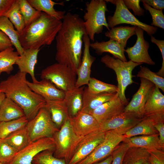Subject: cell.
<instances>
[{"label":"cell","instance_id":"26","mask_svg":"<svg viewBox=\"0 0 164 164\" xmlns=\"http://www.w3.org/2000/svg\"><path fill=\"white\" fill-rule=\"evenodd\" d=\"M85 87H75L65 92L64 101L67 108L70 118L74 117L82 109L83 104V93Z\"/></svg>","mask_w":164,"mask_h":164},{"label":"cell","instance_id":"39","mask_svg":"<svg viewBox=\"0 0 164 164\" xmlns=\"http://www.w3.org/2000/svg\"><path fill=\"white\" fill-rule=\"evenodd\" d=\"M137 77L146 79L153 83L155 86L164 92V78L151 70L148 67L141 66Z\"/></svg>","mask_w":164,"mask_h":164},{"label":"cell","instance_id":"4","mask_svg":"<svg viewBox=\"0 0 164 164\" xmlns=\"http://www.w3.org/2000/svg\"><path fill=\"white\" fill-rule=\"evenodd\" d=\"M101 60L107 67L115 72L118 82V91L116 95L126 106L128 102L125 95V90L128 86L134 83L132 79L133 77L132 71L136 67L142 64L135 63L131 60L124 62L108 55L103 56Z\"/></svg>","mask_w":164,"mask_h":164},{"label":"cell","instance_id":"52","mask_svg":"<svg viewBox=\"0 0 164 164\" xmlns=\"http://www.w3.org/2000/svg\"><path fill=\"white\" fill-rule=\"evenodd\" d=\"M5 97V95L4 93L2 92H0V106Z\"/></svg>","mask_w":164,"mask_h":164},{"label":"cell","instance_id":"1","mask_svg":"<svg viewBox=\"0 0 164 164\" xmlns=\"http://www.w3.org/2000/svg\"><path fill=\"white\" fill-rule=\"evenodd\" d=\"M55 39L57 63L69 67L77 73L81 62L83 37L86 34L84 21L79 15L66 13Z\"/></svg>","mask_w":164,"mask_h":164},{"label":"cell","instance_id":"9","mask_svg":"<svg viewBox=\"0 0 164 164\" xmlns=\"http://www.w3.org/2000/svg\"><path fill=\"white\" fill-rule=\"evenodd\" d=\"M30 142L44 138H52L58 129L52 121L50 114L44 107L26 126Z\"/></svg>","mask_w":164,"mask_h":164},{"label":"cell","instance_id":"22","mask_svg":"<svg viewBox=\"0 0 164 164\" xmlns=\"http://www.w3.org/2000/svg\"><path fill=\"white\" fill-rule=\"evenodd\" d=\"M39 49H29L24 50L22 53L19 55L15 64L21 72L29 73L31 76L32 82L38 80L35 76L34 68L37 62V56Z\"/></svg>","mask_w":164,"mask_h":164},{"label":"cell","instance_id":"28","mask_svg":"<svg viewBox=\"0 0 164 164\" xmlns=\"http://www.w3.org/2000/svg\"><path fill=\"white\" fill-rule=\"evenodd\" d=\"M24 116L22 108L11 99L5 97L0 106V122L16 119Z\"/></svg>","mask_w":164,"mask_h":164},{"label":"cell","instance_id":"35","mask_svg":"<svg viewBox=\"0 0 164 164\" xmlns=\"http://www.w3.org/2000/svg\"><path fill=\"white\" fill-rule=\"evenodd\" d=\"M28 122L24 116L16 119L0 122V138L4 139L11 134L24 128Z\"/></svg>","mask_w":164,"mask_h":164},{"label":"cell","instance_id":"48","mask_svg":"<svg viewBox=\"0 0 164 164\" xmlns=\"http://www.w3.org/2000/svg\"><path fill=\"white\" fill-rule=\"evenodd\" d=\"M154 127L158 132L160 143L164 147V120L156 122Z\"/></svg>","mask_w":164,"mask_h":164},{"label":"cell","instance_id":"24","mask_svg":"<svg viewBox=\"0 0 164 164\" xmlns=\"http://www.w3.org/2000/svg\"><path fill=\"white\" fill-rule=\"evenodd\" d=\"M90 46L98 55H101L104 53H108L112 54L115 58L124 62L127 61L124 53L125 48L115 41L111 39L100 42L96 41L91 43Z\"/></svg>","mask_w":164,"mask_h":164},{"label":"cell","instance_id":"30","mask_svg":"<svg viewBox=\"0 0 164 164\" xmlns=\"http://www.w3.org/2000/svg\"><path fill=\"white\" fill-rule=\"evenodd\" d=\"M137 27L129 26L114 27L106 32L105 35L109 38L110 39L117 42L125 48L128 39L135 35V30Z\"/></svg>","mask_w":164,"mask_h":164},{"label":"cell","instance_id":"31","mask_svg":"<svg viewBox=\"0 0 164 164\" xmlns=\"http://www.w3.org/2000/svg\"><path fill=\"white\" fill-rule=\"evenodd\" d=\"M4 139L17 152L22 149L30 142L26 126L11 134Z\"/></svg>","mask_w":164,"mask_h":164},{"label":"cell","instance_id":"51","mask_svg":"<svg viewBox=\"0 0 164 164\" xmlns=\"http://www.w3.org/2000/svg\"><path fill=\"white\" fill-rule=\"evenodd\" d=\"M112 160V156L111 155L104 160L100 162H96L93 164H111Z\"/></svg>","mask_w":164,"mask_h":164},{"label":"cell","instance_id":"20","mask_svg":"<svg viewBox=\"0 0 164 164\" xmlns=\"http://www.w3.org/2000/svg\"><path fill=\"white\" fill-rule=\"evenodd\" d=\"M125 106L116 96L103 104L93 112L92 115L100 124L124 112Z\"/></svg>","mask_w":164,"mask_h":164},{"label":"cell","instance_id":"41","mask_svg":"<svg viewBox=\"0 0 164 164\" xmlns=\"http://www.w3.org/2000/svg\"><path fill=\"white\" fill-rule=\"evenodd\" d=\"M17 152L4 139L0 138V162L3 164H8Z\"/></svg>","mask_w":164,"mask_h":164},{"label":"cell","instance_id":"25","mask_svg":"<svg viewBox=\"0 0 164 164\" xmlns=\"http://www.w3.org/2000/svg\"><path fill=\"white\" fill-rule=\"evenodd\" d=\"M123 141L127 143L130 147H138L147 150L158 149L164 151L161 145L159 134L141 135L124 138Z\"/></svg>","mask_w":164,"mask_h":164},{"label":"cell","instance_id":"54","mask_svg":"<svg viewBox=\"0 0 164 164\" xmlns=\"http://www.w3.org/2000/svg\"><path fill=\"white\" fill-rule=\"evenodd\" d=\"M0 164H3L1 162H0Z\"/></svg>","mask_w":164,"mask_h":164},{"label":"cell","instance_id":"40","mask_svg":"<svg viewBox=\"0 0 164 164\" xmlns=\"http://www.w3.org/2000/svg\"><path fill=\"white\" fill-rule=\"evenodd\" d=\"M54 152L49 150L41 152L33 158L32 164H67L64 159L54 157Z\"/></svg>","mask_w":164,"mask_h":164},{"label":"cell","instance_id":"14","mask_svg":"<svg viewBox=\"0 0 164 164\" xmlns=\"http://www.w3.org/2000/svg\"><path fill=\"white\" fill-rule=\"evenodd\" d=\"M139 88L133 95L131 101L125 106L124 112L131 113L138 118L144 117V109L150 92L155 85L151 82L140 78Z\"/></svg>","mask_w":164,"mask_h":164},{"label":"cell","instance_id":"17","mask_svg":"<svg viewBox=\"0 0 164 164\" xmlns=\"http://www.w3.org/2000/svg\"><path fill=\"white\" fill-rule=\"evenodd\" d=\"M83 41L84 48L81 63L77 71V78L75 86L76 88L88 85L91 77V66L96 59L95 57L90 54V40L86 34L83 36Z\"/></svg>","mask_w":164,"mask_h":164},{"label":"cell","instance_id":"43","mask_svg":"<svg viewBox=\"0 0 164 164\" xmlns=\"http://www.w3.org/2000/svg\"><path fill=\"white\" fill-rule=\"evenodd\" d=\"M129 147V145L124 141L118 145L111 154L112 157L111 164H122L125 155Z\"/></svg>","mask_w":164,"mask_h":164},{"label":"cell","instance_id":"29","mask_svg":"<svg viewBox=\"0 0 164 164\" xmlns=\"http://www.w3.org/2000/svg\"><path fill=\"white\" fill-rule=\"evenodd\" d=\"M29 4L36 10L45 13L48 15L61 20L66 14L65 11L56 10L54 8L55 5L64 6L63 2H56L51 0H27Z\"/></svg>","mask_w":164,"mask_h":164},{"label":"cell","instance_id":"10","mask_svg":"<svg viewBox=\"0 0 164 164\" xmlns=\"http://www.w3.org/2000/svg\"><path fill=\"white\" fill-rule=\"evenodd\" d=\"M105 132L103 141L90 155L77 164H93L105 159L124 138L123 135L114 130Z\"/></svg>","mask_w":164,"mask_h":164},{"label":"cell","instance_id":"16","mask_svg":"<svg viewBox=\"0 0 164 164\" xmlns=\"http://www.w3.org/2000/svg\"><path fill=\"white\" fill-rule=\"evenodd\" d=\"M73 132L79 137H82L100 131V123L92 115L80 111L74 117L70 118Z\"/></svg>","mask_w":164,"mask_h":164},{"label":"cell","instance_id":"3","mask_svg":"<svg viewBox=\"0 0 164 164\" xmlns=\"http://www.w3.org/2000/svg\"><path fill=\"white\" fill-rule=\"evenodd\" d=\"M61 20L42 12L40 16L19 34L20 44L24 50L39 49L50 45L60 29Z\"/></svg>","mask_w":164,"mask_h":164},{"label":"cell","instance_id":"45","mask_svg":"<svg viewBox=\"0 0 164 164\" xmlns=\"http://www.w3.org/2000/svg\"><path fill=\"white\" fill-rule=\"evenodd\" d=\"M148 150L149 154V164H164V151L157 149Z\"/></svg>","mask_w":164,"mask_h":164},{"label":"cell","instance_id":"49","mask_svg":"<svg viewBox=\"0 0 164 164\" xmlns=\"http://www.w3.org/2000/svg\"><path fill=\"white\" fill-rule=\"evenodd\" d=\"M141 1L144 2L155 9L163 10L164 9V0H143Z\"/></svg>","mask_w":164,"mask_h":164},{"label":"cell","instance_id":"18","mask_svg":"<svg viewBox=\"0 0 164 164\" xmlns=\"http://www.w3.org/2000/svg\"><path fill=\"white\" fill-rule=\"evenodd\" d=\"M164 120V112L144 116L141 121L123 135L124 138L141 135L159 134L154 127L155 124Z\"/></svg>","mask_w":164,"mask_h":164},{"label":"cell","instance_id":"55","mask_svg":"<svg viewBox=\"0 0 164 164\" xmlns=\"http://www.w3.org/2000/svg\"><path fill=\"white\" fill-rule=\"evenodd\" d=\"M0 92H1L0 90Z\"/></svg>","mask_w":164,"mask_h":164},{"label":"cell","instance_id":"36","mask_svg":"<svg viewBox=\"0 0 164 164\" xmlns=\"http://www.w3.org/2000/svg\"><path fill=\"white\" fill-rule=\"evenodd\" d=\"M4 16L9 19L19 34H20L25 27V24L23 17L20 11L17 0H15Z\"/></svg>","mask_w":164,"mask_h":164},{"label":"cell","instance_id":"33","mask_svg":"<svg viewBox=\"0 0 164 164\" xmlns=\"http://www.w3.org/2000/svg\"><path fill=\"white\" fill-rule=\"evenodd\" d=\"M149 155L146 149L129 147L125 155L122 164H143L148 161Z\"/></svg>","mask_w":164,"mask_h":164},{"label":"cell","instance_id":"47","mask_svg":"<svg viewBox=\"0 0 164 164\" xmlns=\"http://www.w3.org/2000/svg\"><path fill=\"white\" fill-rule=\"evenodd\" d=\"M12 44L8 36L0 30V52L12 47Z\"/></svg>","mask_w":164,"mask_h":164},{"label":"cell","instance_id":"37","mask_svg":"<svg viewBox=\"0 0 164 164\" xmlns=\"http://www.w3.org/2000/svg\"><path fill=\"white\" fill-rule=\"evenodd\" d=\"M17 1L20 12L24 20L25 27L37 19L42 12L32 6L27 0H17Z\"/></svg>","mask_w":164,"mask_h":164},{"label":"cell","instance_id":"8","mask_svg":"<svg viewBox=\"0 0 164 164\" xmlns=\"http://www.w3.org/2000/svg\"><path fill=\"white\" fill-rule=\"evenodd\" d=\"M116 6L115 11L112 16L109 15L107 18L109 28H112L116 26L122 24H130L139 27L150 36L156 33L158 28L143 23L138 20L125 6L123 0H106Z\"/></svg>","mask_w":164,"mask_h":164},{"label":"cell","instance_id":"46","mask_svg":"<svg viewBox=\"0 0 164 164\" xmlns=\"http://www.w3.org/2000/svg\"><path fill=\"white\" fill-rule=\"evenodd\" d=\"M150 41L152 43L155 44L159 48L161 52L162 59V67L156 74L159 76L164 77V40H159L155 38L152 36H151Z\"/></svg>","mask_w":164,"mask_h":164},{"label":"cell","instance_id":"23","mask_svg":"<svg viewBox=\"0 0 164 164\" xmlns=\"http://www.w3.org/2000/svg\"><path fill=\"white\" fill-rule=\"evenodd\" d=\"M45 107L49 112L52 121L58 129L70 118L67 108L63 100L46 101Z\"/></svg>","mask_w":164,"mask_h":164},{"label":"cell","instance_id":"15","mask_svg":"<svg viewBox=\"0 0 164 164\" xmlns=\"http://www.w3.org/2000/svg\"><path fill=\"white\" fill-rule=\"evenodd\" d=\"M142 119L131 113L124 112L100 123V131L105 132L114 130L123 135L136 125Z\"/></svg>","mask_w":164,"mask_h":164},{"label":"cell","instance_id":"19","mask_svg":"<svg viewBox=\"0 0 164 164\" xmlns=\"http://www.w3.org/2000/svg\"><path fill=\"white\" fill-rule=\"evenodd\" d=\"M26 83L34 92L46 101L63 100L65 92L57 88L50 80L43 79L36 83L27 80Z\"/></svg>","mask_w":164,"mask_h":164},{"label":"cell","instance_id":"6","mask_svg":"<svg viewBox=\"0 0 164 164\" xmlns=\"http://www.w3.org/2000/svg\"><path fill=\"white\" fill-rule=\"evenodd\" d=\"M82 138L78 137L73 132L69 118L52 137L55 145L54 156L64 159L68 164Z\"/></svg>","mask_w":164,"mask_h":164},{"label":"cell","instance_id":"11","mask_svg":"<svg viewBox=\"0 0 164 164\" xmlns=\"http://www.w3.org/2000/svg\"><path fill=\"white\" fill-rule=\"evenodd\" d=\"M55 145L52 138H44L31 142L18 152L8 164H32L33 158L46 150L54 151Z\"/></svg>","mask_w":164,"mask_h":164},{"label":"cell","instance_id":"50","mask_svg":"<svg viewBox=\"0 0 164 164\" xmlns=\"http://www.w3.org/2000/svg\"><path fill=\"white\" fill-rule=\"evenodd\" d=\"M15 0H0V17L4 16Z\"/></svg>","mask_w":164,"mask_h":164},{"label":"cell","instance_id":"44","mask_svg":"<svg viewBox=\"0 0 164 164\" xmlns=\"http://www.w3.org/2000/svg\"><path fill=\"white\" fill-rule=\"evenodd\" d=\"M127 9H132L135 15L138 16L144 15L145 10L140 5V0H123Z\"/></svg>","mask_w":164,"mask_h":164},{"label":"cell","instance_id":"2","mask_svg":"<svg viewBox=\"0 0 164 164\" xmlns=\"http://www.w3.org/2000/svg\"><path fill=\"white\" fill-rule=\"evenodd\" d=\"M26 74L19 70L10 75L0 82V90L22 108L29 121L45 107L46 101L28 86Z\"/></svg>","mask_w":164,"mask_h":164},{"label":"cell","instance_id":"42","mask_svg":"<svg viewBox=\"0 0 164 164\" xmlns=\"http://www.w3.org/2000/svg\"><path fill=\"white\" fill-rule=\"evenodd\" d=\"M145 9L149 12L152 19L151 25L164 29V15L162 10L154 9L144 2H142Z\"/></svg>","mask_w":164,"mask_h":164},{"label":"cell","instance_id":"5","mask_svg":"<svg viewBox=\"0 0 164 164\" xmlns=\"http://www.w3.org/2000/svg\"><path fill=\"white\" fill-rule=\"evenodd\" d=\"M87 12L84 16L86 33L90 40L94 41L95 34L102 32L104 27L109 31L105 13L108 12L104 0H91L86 3Z\"/></svg>","mask_w":164,"mask_h":164},{"label":"cell","instance_id":"7","mask_svg":"<svg viewBox=\"0 0 164 164\" xmlns=\"http://www.w3.org/2000/svg\"><path fill=\"white\" fill-rule=\"evenodd\" d=\"M76 72L71 68L58 63L51 64L42 71V79L50 80L57 88L65 92L75 87Z\"/></svg>","mask_w":164,"mask_h":164},{"label":"cell","instance_id":"34","mask_svg":"<svg viewBox=\"0 0 164 164\" xmlns=\"http://www.w3.org/2000/svg\"><path fill=\"white\" fill-rule=\"evenodd\" d=\"M19 55L12 47L0 52V75L3 72L9 74L13 70Z\"/></svg>","mask_w":164,"mask_h":164},{"label":"cell","instance_id":"13","mask_svg":"<svg viewBox=\"0 0 164 164\" xmlns=\"http://www.w3.org/2000/svg\"><path fill=\"white\" fill-rule=\"evenodd\" d=\"M105 135V132L99 131L82 137L68 164H77L85 158L103 141Z\"/></svg>","mask_w":164,"mask_h":164},{"label":"cell","instance_id":"53","mask_svg":"<svg viewBox=\"0 0 164 164\" xmlns=\"http://www.w3.org/2000/svg\"><path fill=\"white\" fill-rule=\"evenodd\" d=\"M143 164H149V162L148 161L145 162V163H144Z\"/></svg>","mask_w":164,"mask_h":164},{"label":"cell","instance_id":"38","mask_svg":"<svg viewBox=\"0 0 164 164\" xmlns=\"http://www.w3.org/2000/svg\"><path fill=\"white\" fill-rule=\"evenodd\" d=\"M87 87L90 92L94 94L116 93L118 91L116 86L105 83L92 77L90 78Z\"/></svg>","mask_w":164,"mask_h":164},{"label":"cell","instance_id":"12","mask_svg":"<svg viewBox=\"0 0 164 164\" xmlns=\"http://www.w3.org/2000/svg\"><path fill=\"white\" fill-rule=\"evenodd\" d=\"M135 33L137 38L135 44L125 50V51L127 53L128 58L135 63L155 65V62L152 60L149 53L150 45L144 39V30L137 26Z\"/></svg>","mask_w":164,"mask_h":164},{"label":"cell","instance_id":"21","mask_svg":"<svg viewBox=\"0 0 164 164\" xmlns=\"http://www.w3.org/2000/svg\"><path fill=\"white\" fill-rule=\"evenodd\" d=\"M116 93H104L94 94L90 92L85 87L83 93V106L81 111L92 114L98 107L113 99Z\"/></svg>","mask_w":164,"mask_h":164},{"label":"cell","instance_id":"27","mask_svg":"<svg viewBox=\"0 0 164 164\" xmlns=\"http://www.w3.org/2000/svg\"><path fill=\"white\" fill-rule=\"evenodd\" d=\"M164 112V96L159 89L154 85L151 89L145 103L144 116Z\"/></svg>","mask_w":164,"mask_h":164},{"label":"cell","instance_id":"32","mask_svg":"<svg viewBox=\"0 0 164 164\" xmlns=\"http://www.w3.org/2000/svg\"><path fill=\"white\" fill-rule=\"evenodd\" d=\"M0 30L4 32L10 39L19 55H21L24 50L20 44L19 34L15 30L12 23L5 16L0 17Z\"/></svg>","mask_w":164,"mask_h":164}]
</instances>
